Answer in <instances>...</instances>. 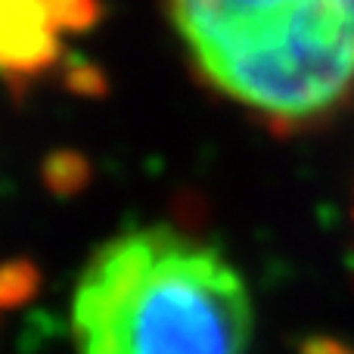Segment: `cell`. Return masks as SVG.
Instances as JSON below:
<instances>
[{
    "label": "cell",
    "mask_w": 354,
    "mask_h": 354,
    "mask_svg": "<svg viewBox=\"0 0 354 354\" xmlns=\"http://www.w3.org/2000/svg\"><path fill=\"white\" fill-rule=\"evenodd\" d=\"M252 330L243 274L205 239L165 224L112 236L75 283L78 354H245Z\"/></svg>",
    "instance_id": "cell-1"
},
{
    "label": "cell",
    "mask_w": 354,
    "mask_h": 354,
    "mask_svg": "<svg viewBox=\"0 0 354 354\" xmlns=\"http://www.w3.org/2000/svg\"><path fill=\"white\" fill-rule=\"evenodd\" d=\"M196 72L270 124H305L354 87V0H168Z\"/></svg>",
    "instance_id": "cell-2"
}]
</instances>
